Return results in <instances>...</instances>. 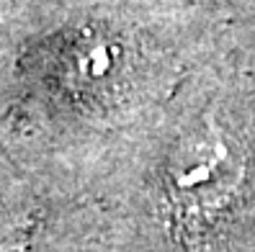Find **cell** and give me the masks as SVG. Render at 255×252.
Returning <instances> with one entry per match:
<instances>
[{
  "instance_id": "1",
  "label": "cell",
  "mask_w": 255,
  "mask_h": 252,
  "mask_svg": "<svg viewBox=\"0 0 255 252\" xmlns=\"http://www.w3.org/2000/svg\"><path fill=\"white\" fill-rule=\"evenodd\" d=\"M111 67V49L106 44H93L88 52L80 54V70L88 78H101Z\"/></svg>"
}]
</instances>
